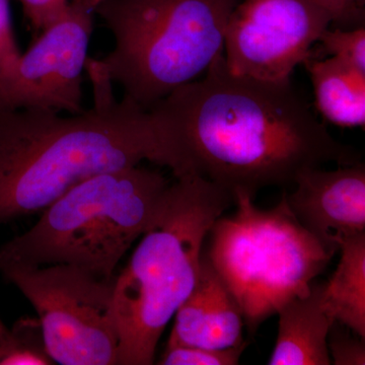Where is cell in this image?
I'll return each mask as SVG.
<instances>
[{
  "label": "cell",
  "mask_w": 365,
  "mask_h": 365,
  "mask_svg": "<svg viewBox=\"0 0 365 365\" xmlns=\"http://www.w3.org/2000/svg\"><path fill=\"white\" fill-rule=\"evenodd\" d=\"M86 71L93 104L78 114L18 109L0 98V227L42 212L90 178L143 160L165 165L150 113L117 100L97 59Z\"/></svg>",
  "instance_id": "2"
},
{
  "label": "cell",
  "mask_w": 365,
  "mask_h": 365,
  "mask_svg": "<svg viewBox=\"0 0 365 365\" xmlns=\"http://www.w3.org/2000/svg\"><path fill=\"white\" fill-rule=\"evenodd\" d=\"M175 317L168 346L225 349L246 343L241 309L204 249L195 287Z\"/></svg>",
  "instance_id": "11"
},
{
  "label": "cell",
  "mask_w": 365,
  "mask_h": 365,
  "mask_svg": "<svg viewBox=\"0 0 365 365\" xmlns=\"http://www.w3.org/2000/svg\"><path fill=\"white\" fill-rule=\"evenodd\" d=\"M23 7L24 14L36 33H40L46 26L63 13L71 0H18Z\"/></svg>",
  "instance_id": "20"
},
{
  "label": "cell",
  "mask_w": 365,
  "mask_h": 365,
  "mask_svg": "<svg viewBox=\"0 0 365 365\" xmlns=\"http://www.w3.org/2000/svg\"><path fill=\"white\" fill-rule=\"evenodd\" d=\"M95 14L71 0L0 78V98L18 109L78 114Z\"/></svg>",
  "instance_id": "9"
},
{
  "label": "cell",
  "mask_w": 365,
  "mask_h": 365,
  "mask_svg": "<svg viewBox=\"0 0 365 365\" xmlns=\"http://www.w3.org/2000/svg\"><path fill=\"white\" fill-rule=\"evenodd\" d=\"M76 4L86 9V11H91V13L95 14L96 9H98L101 4L108 1V0H73Z\"/></svg>",
  "instance_id": "22"
},
{
  "label": "cell",
  "mask_w": 365,
  "mask_h": 365,
  "mask_svg": "<svg viewBox=\"0 0 365 365\" xmlns=\"http://www.w3.org/2000/svg\"><path fill=\"white\" fill-rule=\"evenodd\" d=\"M328 349L332 364H365L364 338L337 322H334L329 331Z\"/></svg>",
  "instance_id": "18"
},
{
  "label": "cell",
  "mask_w": 365,
  "mask_h": 365,
  "mask_svg": "<svg viewBox=\"0 0 365 365\" xmlns=\"http://www.w3.org/2000/svg\"><path fill=\"white\" fill-rule=\"evenodd\" d=\"M0 274L37 312L54 364L118 365L116 277L102 279L72 265H6L0 266Z\"/></svg>",
  "instance_id": "7"
},
{
  "label": "cell",
  "mask_w": 365,
  "mask_h": 365,
  "mask_svg": "<svg viewBox=\"0 0 365 365\" xmlns=\"http://www.w3.org/2000/svg\"><path fill=\"white\" fill-rule=\"evenodd\" d=\"M247 344L212 349L197 346H168L163 352L160 364L163 365H235L240 364Z\"/></svg>",
  "instance_id": "17"
},
{
  "label": "cell",
  "mask_w": 365,
  "mask_h": 365,
  "mask_svg": "<svg viewBox=\"0 0 365 365\" xmlns=\"http://www.w3.org/2000/svg\"><path fill=\"white\" fill-rule=\"evenodd\" d=\"M55 364L46 348L39 319L24 317L9 329V339L0 352V365Z\"/></svg>",
  "instance_id": "15"
},
{
  "label": "cell",
  "mask_w": 365,
  "mask_h": 365,
  "mask_svg": "<svg viewBox=\"0 0 365 365\" xmlns=\"http://www.w3.org/2000/svg\"><path fill=\"white\" fill-rule=\"evenodd\" d=\"M326 283L278 309V334L269 365H330L328 335L334 323L324 306Z\"/></svg>",
  "instance_id": "12"
},
{
  "label": "cell",
  "mask_w": 365,
  "mask_h": 365,
  "mask_svg": "<svg viewBox=\"0 0 365 365\" xmlns=\"http://www.w3.org/2000/svg\"><path fill=\"white\" fill-rule=\"evenodd\" d=\"M313 85L317 109L327 121L354 128L365 125V72L336 57L302 62Z\"/></svg>",
  "instance_id": "13"
},
{
  "label": "cell",
  "mask_w": 365,
  "mask_h": 365,
  "mask_svg": "<svg viewBox=\"0 0 365 365\" xmlns=\"http://www.w3.org/2000/svg\"><path fill=\"white\" fill-rule=\"evenodd\" d=\"M285 194L290 210L331 255L341 242L365 232V168L362 163L334 170L311 168Z\"/></svg>",
  "instance_id": "10"
},
{
  "label": "cell",
  "mask_w": 365,
  "mask_h": 365,
  "mask_svg": "<svg viewBox=\"0 0 365 365\" xmlns=\"http://www.w3.org/2000/svg\"><path fill=\"white\" fill-rule=\"evenodd\" d=\"M21 53L14 35L9 0H0V78L11 71Z\"/></svg>",
  "instance_id": "19"
},
{
  "label": "cell",
  "mask_w": 365,
  "mask_h": 365,
  "mask_svg": "<svg viewBox=\"0 0 365 365\" xmlns=\"http://www.w3.org/2000/svg\"><path fill=\"white\" fill-rule=\"evenodd\" d=\"M169 185L162 173L140 165L90 178L44 209L28 232L4 242L0 266L72 265L113 279Z\"/></svg>",
  "instance_id": "4"
},
{
  "label": "cell",
  "mask_w": 365,
  "mask_h": 365,
  "mask_svg": "<svg viewBox=\"0 0 365 365\" xmlns=\"http://www.w3.org/2000/svg\"><path fill=\"white\" fill-rule=\"evenodd\" d=\"M241 0H108L96 9L114 39L97 59L123 97L150 111L204 73L225 47Z\"/></svg>",
  "instance_id": "5"
},
{
  "label": "cell",
  "mask_w": 365,
  "mask_h": 365,
  "mask_svg": "<svg viewBox=\"0 0 365 365\" xmlns=\"http://www.w3.org/2000/svg\"><path fill=\"white\" fill-rule=\"evenodd\" d=\"M318 43L323 47L325 54L365 72L364 26L351 30L329 26L319 36Z\"/></svg>",
  "instance_id": "16"
},
{
  "label": "cell",
  "mask_w": 365,
  "mask_h": 365,
  "mask_svg": "<svg viewBox=\"0 0 365 365\" xmlns=\"http://www.w3.org/2000/svg\"><path fill=\"white\" fill-rule=\"evenodd\" d=\"M234 205V215L213 223L206 255L256 332L285 302L307 294L334 256L295 217L285 194L265 210L246 194Z\"/></svg>",
  "instance_id": "6"
},
{
  "label": "cell",
  "mask_w": 365,
  "mask_h": 365,
  "mask_svg": "<svg viewBox=\"0 0 365 365\" xmlns=\"http://www.w3.org/2000/svg\"><path fill=\"white\" fill-rule=\"evenodd\" d=\"M230 192L197 175L176 178L114 285L118 365L155 364L158 341L195 287L213 223L234 205Z\"/></svg>",
  "instance_id": "3"
},
{
  "label": "cell",
  "mask_w": 365,
  "mask_h": 365,
  "mask_svg": "<svg viewBox=\"0 0 365 365\" xmlns=\"http://www.w3.org/2000/svg\"><path fill=\"white\" fill-rule=\"evenodd\" d=\"M332 21L319 0H241L225 31L228 69L262 81H288Z\"/></svg>",
  "instance_id": "8"
},
{
  "label": "cell",
  "mask_w": 365,
  "mask_h": 365,
  "mask_svg": "<svg viewBox=\"0 0 365 365\" xmlns=\"http://www.w3.org/2000/svg\"><path fill=\"white\" fill-rule=\"evenodd\" d=\"M9 329L4 325V322L0 319V352L4 349L6 346L7 339H9Z\"/></svg>",
  "instance_id": "23"
},
{
  "label": "cell",
  "mask_w": 365,
  "mask_h": 365,
  "mask_svg": "<svg viewBox=\"0 0 365 365\" xmlns=\"http://www.w3.org/2000/svg\"><path fill=\"white\" fill-rule=\"evenodd\" d=\"M341 257L326 282L324 306L334 322L365 339V232L341 242Z\"/></svg>",
  "instance_id": "14"
},
{
  "label": "cell",
  "mask_w": 365,
  "mask_h": 365,
  "mask_svg": "<svg viewBox=\"0 0 365 365\" xmlns=\"http://www.w3.org/2000/svg\"><path fill=\"white\" fill-rule=\"evenodd\" d=\"M205 76L150 110L175 178L197 175L232 196L294 184L302 170L361 163L314 114L292 81L237 76L218 55Z\"/></svg>",
  "instance_id": "1"
},
{
  "label": "cell",
  "mask_w": 365,
  "mask_h": 365,
  "mask_svg": "<svg viewBox=\"0 0 365 365\" xmlns=\"http://www.w3.org/2000/svg\"><path fill=\"white\" fill-rule=\"evenodd\" d=\"M332 14L334 28L351 30L364 26L365 0H319Z\"/></svg>",
  "instance_id": "21"
}]
</instances>
